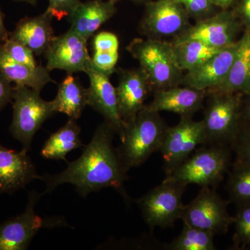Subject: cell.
Listing matches in <instances>:
<instances>
[{
  "mask_svg": "<svg viewBox=\"0 0 250 250\" xmlns=\"http://www.w3.org/2000/svg\"><path fill=\"white\" fill-rule=\"evenodd\" d=\"M139 62L154 90L180 85L184 72L179 66L171 42L159 39L136 38L126 47Z\"/></svg>",
  "mask_w": 250,
  "mask_h": 250,
  "instance_id": "3",
  "label": "cell"
},
{
  "mask_svg": "<svg viewBox=\"0 0 250 250\" xmlns=\"http://www.w3.org/2000/svg\"><path fill=\"white\" fill-rule=\"evenodd\" d=\"M167 126L159 112L150 111L146 106L125 122L119 136L121 146L116 148L125 172L142 166L153 153L160 150Z\"/></svg>",
  "mask_w": 250,
  "mask_h": 250,
  "instance_id": "2",
  "label": "cell"
},
{
  "mask_svg": "<svg viewBox=\"0 0 250 250\" xmlns=\"http://www.w3.org/2000/svg\"><path fill=\"white\" fill-rule=\"evenodd\" d=\"M231 147L209 145L195 151L164 180L187 186L215 187L224 178L231 165Z\"/></svg>",
  "mask_w": 250,
  "mask_h": 250,
  "instance_id": "4",
  "label": "cell"
},
{
  "mask_svg": "<svg viewBox=\"0 0 250 250\" xmlns=\"http://www.w3.org/2000/svg\"><path fill=\"white\" fill-rule=\"evenodd\" d=\"M182 232L164 248L167 250H215V235L210 231L183 223Z\"/></svg>",
  "mask_w": 250,
  "mask_h": 250,
  "instance_id": "26",
  "label": "cell"
},
{
  "mask_svg": "<svg viewBox=\"0 0 250 250\" xmlns=\"http://www.w3.org/2000/svg\"><path fill=\"white\" fill-rule=\"evenodd\" d=\"M11 83L12 82L8 80L0 72V111L4 109L8 104L12 102L14 86Z\"/></svg>",
  "mask_w": 250,
  "mask_h": 250,
  "instance_id": "35",
  "label": "cell"
},
{
  "mask_svg": "<svg viewBox=\"0 0 250 250\" xmlns=\"http://www.w3.org/2000/svg\"><path fill=\"white\" fill-rule=\"evenodd\" d=\"M52 103L56 113H64L70 119L77 121L88 105V89L78 79L67 75L59 85L57 96Z\"/></svg>",
  "mask_w": 250,
  "mask_h": 250,
  "instance_id": "23",
  "label": "cell"
},
{
  "mask_svg": "<svg viewBox=\"0 0 250 250\" xmlns=\"http://www.w3.org/2000/svg\"><path fill=\"white\" fill-rule=\"evenodd\" d=\"M238 42H235L215 54L200 66L184 74L181 85L196 89H214L226 79L236 56Z\"/></svg>",
  "mask_w": 250,
  "mask_h": 250,
  "instance_id": "16",
  "label": "cell"
},
{
  "mask_svg": "<svg viewBox=\"0 0 250 250\" xmlns=\"http://www.w3.org/2000/svg\"><path fill=\"white\" fill-rule=\"evenodd\" d=\"M53 18L47 11L34 17L23 18L14 30L9 31V39L25 45L36 56L44 55L55 36Z\"/></svg>",
  "mask_w": 250,
  "mask_h": 250,
  "instance_id": "19",
  "label": "cell"
},
{
  "mask_svg": "<svg viewBox=\"0 0 250 250\" xmlns=\"http://www.w3.org/2000/svg\"><path fill=\"white\" fill-rule=\"evenodd\" d=\"M145 6L139 31L148 39H174L192 24L183 6L174 0H151Z\"/></svg>",
  "mask_w": 250,
  "mask_h": 250,
  "instance_id": "10",
  "label": "cell"
},
{
  "mask_svg": "<svg viewBox=\"0 0 250 250\" xmlns=\"http://www.w3.org/2000/svg\"><path fill=\"white\" fill-rule=\"evenodd\" d=\"M229 203V201L222 199L215 189L202 187L195 198L185 205L181 220L214 235L225 233L234 222V217L228 210Z\"/></svg>",
  "mask_w": 250,
  "mask_h": 250,
  "instance_id": "9",
  "label": "cell"
},
{
  "mask_svg": "<svg viewBox=\"0 0 250 250\" xmlns=\"http://www.w3.org/2000/svg\"><path fill=\"white\" fill-rule=\"evenodd\" d=\"M9 39V31L7 30L4 24V15L0 9V42H5Z\"/></svg>",
  "mask_w": 250,
  "mask_h": 250,
  "instance_id": "38",
  "label": "cell"
},
{
  "mask_svg": "<svg viewBox=\"0 0 250 250\" xmlns=\"http://www.w3.org/2000/svg\"><path fill=\"white\" fill-rule=\"evenodd\" d=\"M238 27V21L233 11L220 9L210 17L196 21L171 42L195 40L223 49L234 43Z\"/></svg>",
  "mask_w": 250,
  "mask_h": 250,
  "instance_id": "12",
  "label": "cell"
},
{
  "mask_svg": "<svg viewBox=\"0 0 250 250\" xmlns=\"http://www.w3.org/2000/svg\"><path fill=\"white\" fill-rule=\"evenodd\" d=\"M113 1L118 2V1H121V0H113ZM129 1H134V2L139 3V4H146L148 1H151V0H129Z\"/></svg>",
  "mask_w": 250,
  "mask_h": 250,
  "instance_id": "40",
  "label": "cell"
},
{
  "mask_svg": "<svg viewBox=\"0 0 250 250\" xmlns=\"http://www.w3.org/2000/svg\"><path fill=\"white\" fill-rule=\"evenodd\" d=\"M187 186L164 180L141 198L135 200L149 229L172 228L181 220L185 205L182 201Z\"/></svg>",
  "mask_w": 250,
  "mask_h": 250,
  "instance_id": "7",
  "label": "cell"
},
{
  "mask_svg": "<svg viewBox=\"0 0 250 250\" xmlns=\"http://www.w3.org/2000/svg\"><path fill=\"white\" fill-rule=\"evenodd\" d=\"M80 133L76 120L69 118L66 124L49 136L41 149V156L46 159L66 161L69 152L83 146Z\"/></svg>",
  "mask_w": 250,
  "mask_h": 250,
  "instance_id": "24",
  "label": "cell"
},
{
  "mask_svg": "<svg viewBox=\"0 0 250 250\" xmlns=\"http://www.w3.org/2000/svg\"><path fill=\"white\" fill-rule=\"evenodd\" d=\"M85 73L89 79L88 89V105L104 117L105 121L116 130L121 136L125 123L118 109L116 88L110 81L111 75L94 67L91 61L85 68Z\"/></svg>",
  "mask_w": 250,
  "mask_h": 250,
  "instance_id": "14",
  "label": "cell"
},
{
  "mask_svg": "<svg viewBox=\"0 0 250 250\" xmlns=\"http://www.w3.org/2000/svg\"><path fill=\"white\" fill-rule=\"evenodd\" d=\"M226 188L237 207L250 205V166L233 165Z\"/></svg>",
  "mask_w": 250,
  "mask_h": 250,
  "instance_id": "27",
  "label": "cell"
},
{
  "mask_svg": "<svg viewBox=\"0 0 250 250\" xmlns=\"http://www.w3.org/2000/svg\"><path fill=\"white\" fill-rule=\"evenodd\" d=\"M88 41L72 29L54 36L44 55L47 67L50 71L55 69L64 70L68 75L85 72L90 57L87 49Z\"/></svg>",
  "mask_w": 250,
  "mask_h": 250,
  "instance_id": "13",
  "label": "cell"
},
{
  "mask_svg": "<svg viewBox=\"0 0 250 250\" xmlns=\"http://www.w3.org/2000/svg\"><path fill=\"white\" fill-rule=\"evenodd\" d=\"M215 7L221 10L231 9L236 4L237 0H210Z\"/></svg>",
  "mask_w": 250,
  "mask_h": 250,
  "instance_id": "37",
  "label": "cell"
},
{
  "mask_svg": "<svg viewBox=\"0 0 250 250\" xmlns=\"http://www.w3.org/2000/svg\"><path fill=\"white\" fill-rule=\"evenodd\" d=\"M205 132L202 121L192 117H181L178 124L167 126L160 152L164 159L166 177L184 162L195 148L205 145Z\"/></svg>",
  "mask_w": 250,
  "mask_h": 250,
  "instance_id": "11",
  "label": "cell"
},
{
  "mask_svg": "<svg viewBox=\"0 0 250 250\" xmlns=\"http://www.w3.org/2000/svg\"><path fill=\"white\" fill-rule=\"evenodd\" d=\"M94 52L119 53V40L118 36L109 31H101L94 36Z\"/></svg>",
  "mask_w": 250,
  "mask_h": 250,
  "instance_id": "32",
  "label": "cell"
},
{
  "mask_svg": "<svg viewBox=\"0 0 250 250\" xmlns=\"http://www.w3.org/2000/svg\"><path fill=\"white\" fill-rule=\"evenodd\" d=\"M116 87L118 109L125 122L134 118L144 106L148 95L153 91L149 79L141 67L119 68Z\"/></svg>",
  "mask_w": 250,
  "mask_h": 250,
  "instance_id": "15",
  "label": "cell"
},
{
  "mask_svg": "<svg viewBox=\"0 0 250 250\" xmlns=\"http://www.w3.org/2000/svg\"><path fill=\"white\" fill-rule=\"evenodd\" d=\"M250 90V31L238 41L236 56L228 76L214 89L207 93H236Z\"/></svg>",
  "mask_w": 250,
  "mask_h": 250,
  "instance_id": "22",
  "label": "cell"
},
{
  "mask_svg": "<svg viewBox=\"0 0 250 250\" xmlns=\"http://www.w3.org/2000/svg\"><path fill=\"white\" fill-rule=\"evenodd\" d=\"M16 1H23V2L29 3L31 5H36L37 3V0H14Z\"/></svg>",
  "mask_w": 250,
  "mask_h": 250,
  "instance_id": "41",
  "label": "cell"
},
{
  "mask_svg": "<svg viewBox=\"0 0 250 250\" xmlns=\"http://www.w3.org/2000/svg\"><path fill=\"white\" fill-rule=\"evenodd\" d=\"M13 119L9 131L28 153L36 133L42 124L56 113L52 101L42 100L40 92L25 85H14Z\"/></svg>",
  "mask_w": 250,
  "mask_h": 250,
  "instance_id": "5",
  "label": "cell"
},
{
  "mask_svg": "<svg viewBox=\"0 0 250 250\" xmlns=\"http://www.w3.org/2000/svg\"><path fill=\"white\" fill-rule=\"evenodd\" d=\"M182 5L190 19L202 21L216 13L215 7L210 0H174Z\"/></svg>",
  "mask_w": 250,
  "mask_h": 250,
  "instance_id": "30",
  "label": "cell"
},
{
  "mask_svg": "<svg viewBox=\"0 0 250 250\" xmlns=\"http://www.w3.org/2000/svg\"><path fill=\"white\" fill-rule=\"evenodd\" d=\"M231 149L236 153L233 165L250 166V126L240 128Z\"/></svg>",
  "mask_w": 250,
  "mask_h": 250,
  "instance_id": "31",
  "label": "cell"
},
{
  "mask_svg": "<svg viewBox=\"0 0 250 250\" xmlns=\"http://www.w3.org/2000/svg\"><path fill=\"white\" fill-rule=\"evenodd\" d=\"M80 2V0H49L46 11L52 15V17L61 21L65 17L68 18Z\"/></svg>",
  "mask_w": 250,
  "mask_h": 250,
  "instance_id": "34",
  "label": "cell"
},
{
  "mask_svg": "<svg viewBox=\"0 0 250 250\" xmlns=\"http://www.w3.org/2000/svg\"><path fill=\"white\" fill-rule=\"evenodd\" d=\"M1 45L15 62L31 67H36L39 65L34 57L35 54L25 45L10 39L2 42Z\"/></svg>",
  "mask_w": 250,
  "mask_h": 250,
  "instance_id": "29",
  "label": "cell"
},
{
  "mask_svg": "<svg viewBox=\"0 0 250 250\" xmlns=\"http://www.w3.org/2000/svg\"><path fill=\"white\" fill-rule=\"evenodd\" d=\"M171 42L177 63L183 72L200 66L223 49L195 40Z\"/></svg>",
  "mask_w": 250,
  "mask_h": 250,
  "instance_id": "25",
  "label": "cell"
},
{
  "mask_svg": "<svg viewBox=\"0 0 250 250\" xmlns=\"http://www.w3.org/2000/svg\"><path fill=\"white\" fill-rule=\"evenodd\" d=\"M116 134V130L107 122L99 125L79 159L68 163L66 168L60 173L37 176L36 179L45 184L46 189L42 194L52 192L64 184L73 185L82 197L112 188L129 204L131 198L124 189V183L129 177L122 166L116 148L113 147Z\"/></svg>",
  "mask_w": 250,
  "mask_h": 250,
  "instance_id": "1",
  "label": "cell"
},
{
  "mask_svg": "<svg viewBox=\"0 0 250 250\" xmlns=\"http://www.w3.org/2000/svg\"><path fill=\"white\" fill-rule=\"evenodd\" d=\"M232 9L236 17L241 18L250 28V0H237Z\"/></svg>",
  "mask_w": 250,
  "mask_h": 250,
  "instance_id": "36",
  "label": "cell"
},
{
  "mask_svg": "<svg viewBox=\"0 0 250 250\" xmlns=\"http://www.w3.org/2000/svg\"><path fill=\"white\" fill-rule=\"evenodd\" d=\"M113 0H90L77 5L68 16L70 29L88 41L116 13Z\"/></svg>",
  "mask_w": 250,
  "mask_h": 250,
  "instance_id": "20",
  "label": "cell"
},
{
  "mask_svg": "<svg viewBox=\"0 0 250 250\" xmlns=\"http://www.w3.org/2000/svg\"><path fill=\"white\" fill-rule=\"evenodd\" d=\"M207 96L206 90L185 85H177L167 89L154 91L152 103L146 105L150 111H168L181 117H192L203 108Z\"/></svg>",
  "mask_w": 250,
  "mask_h": 250,
  "instance_id": "17",
  "label": "cell"
},
{
  "mask_svg": "<svg viewBox=\"0 0 250 250\" xmlns=\"http://www.w3.org/2000/svg\"><path fill=\"white\" fill-rule=\"evenodd\" d=\"M119 59V53L94 52L90 57L91 63L94 67L105 73L111 75L116 71V65Z\"/></svg>",
  "mask_w": 250,
  "mask_h": 250,
  "instance_id": "33",
  "label": "cell"
},
{
  "mask_svg": "<svg viewBox=\"0 0 250 250\" xmlns=\"http://www.w3.org/2000/svg\"><path fill=\"white\" fill-rule=\"evenodd\" d=\"M245 116L250 121V100L249 103H248V106H247L246 108V110H245Z\"/></svg>",
  "mask_w": 250,
  "mask_h": 250,
  "instance_id": "39",
  "label": "cell"
},
{
  "mask_svg": "<svg viewBox=\"0 0 250 250\" xmlns=\"http://www.w3.org/2000/svg\"><path fill=\"white\" fill-rule=\"evenodd\" d=\"M47 67H31L15 62L0 45V72L16 85H25L41 92L47 83L54 82Z\"/></svg>",
  "mask_w": 250,
  "mask_h": 250,
  "instance_id": "21",
  "label": "cell"
},
{
  "mask_svg": "<svg viewBox=\"0 0 250 250\" xmlns=\"http://www.w3.org/2000/svg\"><path fill=\"white\" fill-rule=\"evenodd\" d=\"M233 223L236 229L233 236V249L246 250L250 245V205L238 207Z\"/></svg>",
  "mask_w": 250,
  "mask_h": 250,
  "instance_id": "28",
  "label": "cell"
},
{
  "mask_svg": "<svg viewBox=\"0 0 250 250\" xmlns=\"http://www.w3.org/2000/svg\"><path fill=\"white\" fill-rule=\"evenodd\" d=\"M202 120L205 145L232 147L239 132L241 100L236 93H207Z\"/></svg>",
  "mask_w": 250,
  "mask_h": 250,
  "instance_id": "6",
  "label": "cell"
},
{
  "mask_svg": "<svg viewBox=\"0 0 250 250\" xmlns=\"http://www.w3.org/2000/svg\"><path fill=\"white\" fill-rule=\"evenodd\" d=\"M41 195L30 192L24 211L0 224V250H27L41 229L66 226L61 218L43 219L36 214L34 207Z\"/></svg>",
  "mask_w": 250,
  "mask_h": 250,
  "instance_id": "8",
  "label": "cell"
},
{
  "mask_svg": "<svg viewBox=\"0 0 250 250\" xmlns=\"http://www.w3.org/2000/svg\"><path fill=\"white\" fill-rule=\"evenodd\" d=\"M37 176L27 153L16 152L0 143V194H12L24 188Z\"/></svg>",
  "mask_w": 250,
  "mask_h": 250,
  "instance_id": "18",
  "label": "cell"
}]
</instances>
